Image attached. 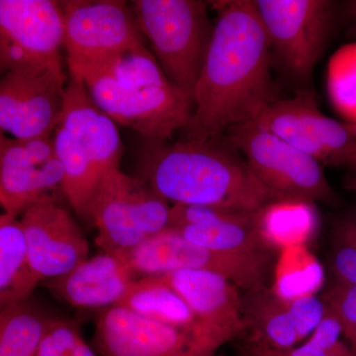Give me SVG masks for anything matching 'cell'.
<instances>
[{"label":"cell","mask_w":356,"mask_h":356,"mask_svg":"<svg viewBox=\"0 0 356 356\" xmlns=\"http://www.w3.org/2000/svg\"><path fill=\"white\" fill-rule=\"evenodd\" d=\"M284 302L294 318L301 341L313 334L327 312L324 300L318 298L315 295Z\"/></svg>","instance_id":"obj_34"},{"label":"cell","mask_w":356,"mask_h":356,"mask_svg":"<svg viewBox=\"0 0 356 356\" xmlns=\"http://www.w3.org/2000/svg\"><path fill=\"white\" fill-rule=\"evenodd\" d=\"M118 305L127 307L145 317L191 334L214 344L218 348L228 343L224 337L203 325L182 297L159 276L134 281Z\"/></svg>","instance_id":"obj_19"},{"label":"cell","mask_w":356,"mask_h":356,"mask_svg":"<svg viewBox=\"0 0 356 356\" xmlns=\"http://www.w3.org/2000/svg\"><path fill=\"white\" fill-rule=\"evenodd\" d=\"M140 32L151 42L156 60L173 86L193 102L215 25L202 0H136Z\"/></svg>","instance_id":"obj_3"},{"label":"cell","mask_w":356,"mask_h":356,"mask_svg":"<svg viewBox=\"0 0 356 356\" xmlns=\"http://www.w3.org/2000/svg\"><path fill=\"white\" fill-rule=\"evenodd\" d=\"M343 327V337L356 356V286L334 281L322 298Z\"/></svg>","instance_id":"obj_33"},{"label":"cell","mask_w":356,"mask_h":356,"mask_svg":"<svg viewBox=\"0 0 356 356\" xmlns=\"http://www.w3.org/2000/svg\"><path fill=\"white\" fill-rule=\"evenodd\" d=\"M168 203L142 177L120 168L105 173L89 211V222L97 229L96 245L115 254L159 235L170 225Z\"/></svg>","instance_id":"obj_4"},{"label":"cell","mask_w":356,"mask_h":356,"mask_svg":"<svg viewBox=\"0 0 356 356\" xmlns=\"http://www.w3.org/2000/svg\"><path fill=\"white\" fill-rule=\"evenodd\" d=\"M248 356H280L277 351L268 348L266 344L261 343V341L254 339L250 343V348H248Z\"/></svg>","instance_id":"obj_35"},{"label":"cell","mask_w":356,"mask_h":356,"mask_svg":"<svg viewBox=\"0 0 356 356\" xmlns=\"http://www.w3.org/2000/svg\"><path fill=\"white\" fill-rule=\"evenodd\" d=\"M296 96L307 127L324 149L329 165H353L356 156L355 126L339 123L323 114L310 89L299 90Z\"/></svg>","instance_id":"obj_26"},{"label":"cell","mask_w":356,"mask_h":356,"mask_svg":"<svg viewBox=\"0 0 356 356\" xmlns=\"http://www.w3.org/2000/svg\"><path fill=\"white\" fill-rule=\"evenodd\" d=\"M57 317L30 299L0 310V356H37L51 321Z\"/></svg>","instance_id":"obj_24"},{"label":"cell","mask_w":356,"mask_h":356,"mask_svg":"<svg viewBox=\"0 0 356 356\" xmlns=\"http://www.w3.org/2000/svg\"><path fill=\"white\" fill-rule=\"evenodd\" d=\"M93 344L102 356H216L219 350L122 305L98 311Z\"/></svg>","instance_id":"obj_12"},{"label":"cell","mask_w":356,"mask_h":356,"mask_svg":"<svg viewBox=\"0 0 356 356\" xmlns=\"http://www.w3.org/2000/svg\"><path fill=\"white\" fill-rule=\"evenodd\" d=\"M143 179L168 202L259 212L275 196L224 136L208 140H147L140 154Z\"/></svg>","instance_id":"obj_2"},{"label":"cell","mask_w":356,"mask_h":356,"mask_svg":"<svg viewBox=\"0 0 356 356\" xmlns=\"http://www.w3.org/2000/svg\"><path fill=\"white\" fill-rule=\"evenodd\" d=\"M245 303L248 327L255 331L254 339L275 350H287L300 343L298 330L286 303L266 287L248 291Z\"/></svg>","instance_id":"obj_23"},{"label":"cell","mask_w":356,"mask_h":356,"mask_svg":"<svg viewBox=\"0 0 356 356\" xmlns=\"http://www.w3.org/2000/svg\"><path fill=\"white\" fill-rule=\"evenodd\" d=\"M77 79L110 118L144 136L147 140L166 142L177 131L185 130L191 122L193 102L172 83L125 88L106 77Z\"/></svg>","instance_id":"obj_7"},{"label":"cell","mask_w":356,"mask_h":356,"mask_svg":"<svg viewBox=\"0 0 356 356\" xmlns=\"http://www.w3.org/2000/svg\"><path fill=\"white\" fill-rule=\"evenodd\" d=\"M341 337L343 332L341 322L327 307L324 318L305 343L290 350L276 351L280 356H353Z\"/></svg>","instance_id":"obj_31"},{"label":"cell","mask_w":356,"mask_h":356,"mask_svg":"<svg viewBox=\"0 0 356 356\" xmlns=\"http://www.w3.org/2000/svg\"><path fill=\"white\" fill-rule=\"evenodd\" d=\"M135 274L118 255L104 252L81 262L70 273L44 281L51 294L74 308L100 311L118 305Z\"/></svg>","instance_id":"obj_18"},{"label":"cell","mask_w":356,"mask_h":356,"mask_svg":"<svg viewBox=\"0 0 356 356\" xmlns=\"http://www.w3.org/2000/svg\"><path fill=\"white\" fill-rule=\"evenodd\" d=\"M324 273L316 257L306 245L281 250L274 270L271 291L282 301L314 296L322 287Z\"/></svg>","instance_id":"obj_27"},{"label":"cell","mask_w":356,"mask_h":356,"mask_svg":"<svg viewBox=\"0 0 356 356\" xmlns=\"http://www.w3.org/2000/svg\"><path fill=\"white\" fill-rule=\"evenodd\" d=\"M290 146L318 159L323 165H329V159L307 127L297 96L290 99H278L267 106L254 122Z\"/></svg>","instance_id":"obj_28"},{"label":"cell","mask_w":356,"mask_h":356,"mask_svg":"<svg viewBox=\"0 0 356 356\" xmlns=\"http://www.w3.org/2000/svg\"><path fill=\"white\" fill-rule=\"evenodd\" d=\"M60 126L83 149L102 178L105 173L120 168L123 145L116 123L93 102L77 77L70 76L65 86Z\"/></svg>","instance_id":"obj_17"},{"label":"cell","mask_w":356,"mask_h":356,"mask_svg":"<svg viewBox=\"0 0 356 356\" xmlns=\"http://www.w3.org/2000/svg\"><path fill=\"white\" fill-rule=\"evenodd\" d=\"M313 204L276 201L257 213V226L273 250L306 245L316 229Z\"/></svg>","instance_id":"obj_25"},{"label":"cell","mask_w":356,"mask_h":356,"mask_svg":"<svg viewBox=\"0 0 356 356\" xmlns=\"http://www.w3.org/2000/svg\"><path fill=\"white\" fill-rule=\"evenodd\" d=\"M159 277L182 297L203 325L227 341L248 327L240 288L221 274L181 269Z\"/></svg>","instance_id":"obj_16"},{"label":"cell","mask_w":356,"mask_h":356,"mask_svg":"<svg viewBox=\"0 0 356 356\" xmlns=\"http://www.w3.org/2000/svg\"><path fill=\"white\" fill-rule=\"evenodd\" d=\"M346 7H348V13L350 14L351 17L356 22V0L346 2Z\"/></svg>","instance_id":"obj_36"},{"label":"cell","mask_w":356,"mask_h":356,"mask_svg":"<svg viewBox=\"0 0 356 356\" xmlns=\"http://www.w3.org/2000/svg\"><path fill=\"white\" fill-rule=\"evenodd\" d=\"M63 168L54 137L17 140L0 136V204L21 217L28 208L62 191Z\"/></svg>","instance_id":"obj_13"},{"label":"cell","mask_w":356,"mask_h":356,"mask_svg":"<svg viewBox=\"0 0 356 356\" xmlns=\"http://www.w3.org/2000/svg\"><path fill=\"white\" fill-rule=\"evenodd\" d=\"M217 356V355H216Z\"/></svg>","instance_id":"obj_38"},{"label":"cell","mask_w":356,"mask_h":356,"mask_svg":"<svg viewBox=\"0 0 356 356\" xmlns=\"http://www.w3.org/2000/svg\"><path fill=\"white\" fill-rule=\"evenodd\" d=\"M257 213L173 204L168 229L200 247L270 264L275 250L262 236Z\"/></svg>","instance_id":"obj_14"},{"label":"cell","mask_w":356,"mask_h":356,"mask_svg":"<svg viewBox=\"0 0 356 356\" xmlns=\"http://www.w3.org/2000/svg\"><path fill=\"white\" fill-rule=\"evenodd\" d=\"M64 20L60 2L0 0L1 72L26 65L63 67Z\"/></svg>","instance_id":"obj_10"},{"label":"cell","mask_w":356,"mask_h":356,"mask_svg":"<svg viewBox=\"0 0 356 356\" xmlns=\"http://www.w3.org/2000/svg\"><path fill=\"white\" fill-rule=\"evenodd\" d=\"M273 63L270 42L254 0L222 2L194 90L186 140L222 137L231 128L254 122L278 100Z\"/></svg>","instance_id":"obj_1"},{"label":"cell","mask_w":356,"mask_h":356,"mask_svg":"<svg viewBox=\"0 0 356 356\" xmlns=\"http://www.w3.org/2000/svg\"><path fill=\"white\" fill-rule=\"evenodd\" d=\"M224 137L243 154L255 177L278 201L337 202L322 163L310 154L254 123L231 128Z\"/></svg>","instance_id":"obj_6"},{"label":"cell","mask_w":356,"mask_h":356,"mask_svg":"<svg viewBox=\"0 0 356 356\" xmlns=\"http://www.w3.org/2000/svg\"><path fill=\"white\" fill-rule=\"evenodd\" d=\"M268 36L273 58L299 86L309 89L336 21L329 0H254Z\"/></svg>","instance_id":"obj_5"},{"label":"cell","mask_w":356,"mask_h":356,"mask_svg":"<svg viewBox=\"0 0 356 356\" xmlns=\"http://www.w3.org/2000/svg\"><path fill=\"white\" fill-rule=\"evenodd\" d=\"M64 48L67 67L89 64L132 44L144 43L133 10L118 0H65Z\"/></svg>","instance_id":"obj_11"},{"label":"cell","mask_w":356,"mask_h":356,"mask_svg":"<svg viewBox=\"0 0 356 356\" xmlns=\"http://www.w3.org/2000/svg\"><path fill=\"white\" fill-rule=\"evenodd\" d=\"M69 70L72 76L106 77L125 88L172 83L144 43L132 44L89 64L69 67Z\"/></svg>","instance_id":"obj_21"},{"label":"cell","mask_w":356,"mask_h":356,"mask_svg":"<svg viewBox=\"0 0 356 356\" xmlns=\"http://www.w3.org/2000/svg\"><path fill=\"white\" fill-rule=\"evenodd\" d=\"M56 152L63 168L62 192L77 216L89 221V211L102 177L83 149L62 126L54 134Z\"/></svg>","instance_id":"obj_22"},{"label":"cell","mask_w":356,"mask_h":356,"mask_svg":"<svg viewBox=\"0 0 356 356\" xmlns=\"http://www.w3.org/2000/svg\"><path fill=\"white\" fill-rule=\"evenodd\" d=\"M64 67L26 65L2 74L0 128L17 140L54 137L62 119Z\"/></svg>","instance_id":"obj_8"},{"label":"cell","mask_w":356,"mask_h":356,"mask_svg":"<svg viewBox=\"0 0 356 356\" xmlns=\"http://www.w3.org/2000/svg\"><path fill=\"white\" fill-rule=\"evenodd\" d=\"M327 91L337 111L356 127V43L343 46L332 56Z\"/></svg>","instance_id":"obj_29"},{"label":"cell","mask_w":356,"mask_h":356,"mask_svg":"<svg viewBox=\"0 0 356 356\" xmlns=\"http://www.w3.org/2000/svg\"><path fill=\"white\" fill-rule=\"evenodd\" d=\"M353 166H355V180H356V156H355V161H353Z\"/></svg>","instance_id":"obj_37"},{"label":"cell","mask_w":356,"mask_h":356,"mask_svg":"<svg viewBox=\"0 0 356 356\" xmlns=\"http://www.w3.org/2000/svg\"><path fill=\"white\" fill-rule=\"evenodd\" d=\"M330 266L337 281L356 286V208L332 228Z\"/></svg>","instance_id":"obj_30"},{"label":"cell","mask_w":356,"mask_h":356,"mask_svg":"<svg viewBox=\"0 0 356 356\" xmlns=\"http://www.w3.org/2000/svg\"><path fill=\"white\" fill-rule=\"evenodd\" d=\"M37 356H97L74 321L55 317L40 343Z\"/></svg>","instance_id":"obj_32"},{"label":"cell","mask_w":356,"mask_h":356,"mask_svg":"<svg viewBox=\"0 0 356 356\" xmlns=\"http://www.w3.org/2000/svg\"><path fill=\"white\" fill-rule=\"evenodd\" d=\"M115 254L127 264L138 280L191 269L221 274L247 291L266 287L270 266L200 247L168 229L137 247Z\"/></svg>","instance_id":"obj_9"},{"label":"cell","mask_w":356,"mask_h":356,"mask_svg":"<svg viewBox=\"0 0 356 356\" xmlns=\"http://www.w3.org/2000/svg\"><path fill=\"white\" fill-rule=\"evenodd\" d=\"M20 222L33 270L41 282L64 275L88 259V240L56 196L28 208Z\"/></svg>","instance_id":"obj_15"},{"label":"cell","mask_w":356,"mask_h":356,"mask_svg":"<svg viewBox=\"0 0 356 356\" xmlns=\"http://www.w3.org/2000/svg\"><path fill=\"white\" fill-rule=\"evenodd\" d=\"M41 281L33 270L20 219L0 216V309L32 299Z\"/></svg>","instance_id":"obj_20"}]
</instances>
